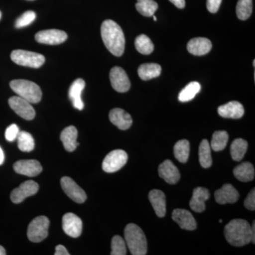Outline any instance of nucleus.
<instances>
[{
    "label": "nucleus",
    "instance_id": "f257e3e1",
    "mask_svg": "<svg viewBox=\"0 0 255 255\" xmlns=\"http://www.w3.org/2000/svg\"><path fill=\"white\" fill-rule=\"evenodd\" d=\"M101 35L107 49L115 56L120 57L125 50V36L122 28L115 21L106 20L101 26Z\"/></svg>",
    "mask_w": 255,
    "mask_h": 255
},
{
    "label": "nucleus",
    "instance_id": "f03ea898",
    "mask_svg": "<svg viewBox=\"0 0 255 255\" xmlns=\"http://www.w3.org/2000/svg\"><path fill=\"white\" fill-rule=\"evenodd\" d=\"M225 237L228 243L235 247H243L252 242V228L248 221L235 219L226 225Z\"/></svg>",
    "mask_w": 255,
    "mask_h": 255
},
{
    "label": "nucleus",
    "instance_id": "7ed1b4c3",
    "mask_svg": "<svg viewBox=\"0 0 255 255\" xmlns=\"http://www.w3.org/2000/svg\"><path fill=\"white\" fill-rule=\"evenodd\" d=\"M126 242L132 255L147 254V240L141 228L134 223H129L124 231Z\"/></svg>",
    "mask_w": 255,
    "mask_h": 255
},
{
    "label": "nucleus",
    "instance_id": "20e7f679",
    "mask_svg": "<svg viewBox=\"0 0 255 255\" xmlns=\"http://www.w3.org/2000/svg\"><path fill=\"white\" fill-rule=\"evenodd\" d=\"M10 87L18 96L31 104H37L41 100V88L34 82L26 80H14L10 82Z\"/></svg>",
    "mask_w": 255,
    "mask_h": 255
},
{
    "label": "nucleus",
    "instance_id": "39448f33",
    "mask_svg": "<svg viewBox=\"0 0 255 255\" xmlns=\"http://www.w3.org/2000/svg\"><path fill=\"white\" fill-rule=\"evenodd\" d=\"M11 59L21 66L39 68L45 63V57L39 53L24 50H15L11 52Z\"/></svg>",
    "mask_w": 255,
    "mask_h": 255
},
{
    "label": "nucleus",
    "instance_id": "423d86ee",
    "mask_svg": "<svg viewBox=\"0 0 255 255\" xmlns=\"http://www.w3.org/2000/svg\"><path fill=\"white\" fill-rule=\"evenodd\" d=\"M50 221L46 216L35 218L28 225L27 236L33 243H40L48 236Z\"/></svg>",
    "mask_w": 255,
    "mask_h": 255
},
{
    "label": "nucleus",
    "instance_id": "0eeeda50",
    "mask_svg": "<svg viewBox=\"0 0 255 255\" xmlns=\"http://www.w3.org/2000/svg\"><path fill=\"white\" fill-rule=\"evenodd\" d=\"M128 161L127 152L123 150H114L110 152L102 162V169L107 173H113L122 168Z\"/></svg>",
    "mask_w": 255,
    "mask_h": 255
},
{
    "label": "nucleus",
    "instance_id": "6e6552de",
    "mask_svg": "<svg viewBox=\"0 0 255 255\" xmlns=\"http://www.w3.org/2000/svg\"><path fill=\"white\" fill-rule=\"evenodd\" d=\"M9 105L15 113L25 120L31 121L34 119L36 115L34 109L29 102L22 97L19 96L11 97L9 100Z\"/></svg>",
    "mask_w": 255,
    "mask_h": 255
},
{
    "label": "nucleus",
    "instance_id": "1a4fd4ad",
    "mask_svg": "<svg viewBox=\"0 0 255 255\" xmlns=\"http://www.w3.org/2000/svg\"><path fill=\"white\" fill-rule=\"evenodd\" d=\"M62 189L69 198L75 202L82 204L87 199L86 193L70 177H64L60 180Z\"/></svg>",
    "mask_w": 255,
    "mask_h": 255
},
{
    "label": "nucleus",
    "instance_id": "9d476101",
    "mask_svg": "<svg viewBox=\"0 0 255 255\" xmlns=\"http://www.w3.org/2000/svg\"><path fill=\"white\" fill-rule=\"evenodd\" d=\"M110 78L112 86L116 91L124 93L130 90V80L123 68L114 67L111 70Z\"/></svg>",
    "mask_w": 255,
    "mask_h": 255
},
{
    "label": "nucleus",
    "instance_id": "9b49d317",
    "mask_svg": "<svg viewBox=\"0 0 255 255\" xmlns=\"http://www.w3.org/2000/svg\"><path fill=\"white\" fill-rule=\"evenodd\" d=\"M38 184L33 180L23 182L18 188L11 191V200L14 204H20L28 196H31L38 192Z\"/></svg>",
    "mask_w": 255,
    "mask_h": 255
},
{
    "label": "nucleus",
    "instance_id": "f8f14e48",
    "mask_svg": "<svg viewBox=\"0 0 255 255\" xmlns=\"http://www.w3.org/2000/svg\"><path fill=\"white\" fill-rule=\"evenodd\" d=\"M67 38V33L58 29L43 30L35 35V39L37 42L47 45L60 44L66 41Z\"/></svg>",
    "mask_w": 255,
    "mask_h": 255
},
{
    "label": "nucleus",
    "instance_id": "ddd939ff",
    "mask_svg": "<svg viewBox=\"0 0 255 255\" xmlns=\"http://www.w3.org/2000/svg\"><path fill=\"white\" fill-rule=\"evenodd\" d=\"M63 229L70 237L78 238L82 234V220L73 213H68L63 217Z\"/></svg>",
    "mask_w": 255,
    "mask_h": 255
},
{
    "label": "nucleus",
    "instance_id": "4468645a",
    "mask_svg": "<svg viewBox=\"0 0 255 255\" xmlns=\"http://www.w3.org/2000/svg\"><path fill=\"white\" fill-rule=\"evenodd\" d=\"M14 169L16 173L30 177H36L43 170L41 164L36 159L18 160L15 162Z\"/></svg>",
    "mask_w": 255,
    "mask_h": 255
},
{
    "label": "nucleus",
    "instance_id": "2eb2a0df",
    "mask_svg": "<svg viewBox=\"0 0 255 255\" xmlns=\"http://www.w3.org/2000/svg\"><path fill=\"white\" fill-rule=\"evenodd\" d=\"M240 194L232 184H226L215 192V199L219 204H234L239 199Z\"/></svg>",
    "mask_w": 255,
    "mask_h": 255
},
{
    "label": "nucleus",
    "instance_id": "dca6fc26",
    "mask_svg": "<svg viewBox=\"0 0 255 255\" xmlns=\"http://www.w3.org/2000/svg\"><path fill=\"white\" fill-rule=\"evenodd\" d=\"M158 172L159 177L169 184H177L180 179L179 169L174 165L173 162L169 159L164 161L159 166Z\"/></svg>",
    "mask_w": 255,
    "mask_h": 255
},
{
    "label": "nucleus",
    "instance_id": "f3484780",
    "mask_svg": "<svg viewBox=\"0 0 255 255\" xmlns=\"http://www.w3.org/2000/svg\"><path fill=\"white\" fill-rule=\"evenodd\" d=\"M172 219L182 229L194 231L196 228V222L194 216L185 209H175L172 212Z\"/></svg>",
    "mask_w": 255,
    "mask_h": 255
},
{
    "label": "nucleus",
    "instance_id": "a211bd4d",
    "mask_svg": "<svg viewBox=\"0 0 255 255\" xmlns=\"http://www.w3.org/2000/svg\"><path fill=\"white\" fill-rule=\"evenodd\" d=\"M210 197L209 190L206 188L197 187L193 191L192 198L189 202V206L193 211L201 213L205 211V202Z\"/></svg>",
    "mask_w": 255,
    "mask_h": 255
},
{
    "label": "nucleus",
    "instance_id": "6ab92c4d",
    "mask_svg": "<svg viewBox=\"0 0 255 255\" xmlns=\"http://www.w3.org/2000/svg\"><path fill=\"white\" fill-rule=\"evenodd\" d=\"M218 113L223 118L241 119L244 115V107L240 102L233 101L219 107Z\"/></svg>",
    "mask_w": 255,
    "mask_h": 255
},
{
    "label": "nucleus",
    "instance_id": "aec40b11",
    "mask_svg": "<svg viewBox=\"0 0 255 255\" xmlns=\"http://www.w3.org/2000/svg\"><path fill=\"white\" fill-rule=\"evenodd\" d=\"M111 122L121 130H127L131 127L132 119L130 114L122 109L115 108L110 112Z\"/></svg>",
    "mask_w": 255,
    "mask_h": 255
},
{
    "label": "nucleus",
    "instance_id": "412c9836",
    "mask_svg": "<svg viewBox=\"0 0 255 255\" xmlns=\"http://www.w3.org/2000/svg\"><path fill=\"white\" fill-rule=\"evenodd\" d=\"M212 48V43L208 38H193L187 44V50L189 53L194 55H204L207 54Z\"/></svg>",
    "mask_w": 255,
    "mask_h": 255
},
{
    "label": "nucleus",
    "instance_id": "4be33fe9",
    "mask_svg": "<svg viewBox=\"0 0 255 255\" xmlns=\"http://www.w3.org/2000/svg\"><path fill=\"white\" fill-rule=\"evenodd\" d=\"M85 87V82L81 78L77 79L73 82L69 90V97L72 101L73 107L78 110L84 109V103L82 100V92Z\"/></svg>",
    "mask_w": 255,
    "mask_h": 255
},
{
    "label": "nucleus",
    "instance_id": "5701e85b",
    "mask_svg": "<svg viewBox=\"0 0 255 255\" xmlns=\"http://www.w3.org/2000/svg\"><path fill=\"white\" fill-rule=\"evenodd\" d=\"M148 197L156 215L159 218H163L166 214L165 194L158 189H153L149 193Z\"/></svg>",
    "mask_w": 255,
    "mask_h": 255
},
{
    "label": "nucleus",
    "instance_id": "b1692460",
    "mask_svg": "<svg viewBox=\"0 0 255 255\" xmlns=\"http://www.w3.org/2000/svg\"><path fill=\"white\" fill-rule=\"evenodd\" d=\"M78 130L73 126L65 128L60 134V140L63 142L64 147L68 152H73L79 145L77 142Z\"/></svg>",
    "mask_w": 255,
    "mask_h": 255
},
{
    "label": "nucleus",
    "instance_id": "393cba45",
    "mask_svg": "<svg viewBox=\"0 0 255 255\" xmlns=\"http://www.w3.org/2000/svg\"><path fill=\"white\" fill-rule=\"evenodd\" d=\"M233 174L241 182H251L255 178V168L251 162H243L235 167Z\"/></svg>",
    "mask_w": 255,
    "mask_h": 255
},
{
    "label": "nucleus",
    "instance_id": "a878e982",
    "mask_svg": "<svg viewBox=\"0 0 255 255\" xmlns=\"http://www.w3.org/2000/svg\"><path fill=\"white\" fill-rule=\"evenodd\" d=\"M161 72H162V68L157 63L142 64L137 70L139 77L145 81L157 78L160 75Z\"/></svg>",
    "mask_w": 255,
    "mask_h": 255
},
{
    "label": "nucleus",
    "instance_id": "bb28decb",
    "mask_svg": "<svg viewBox=\"0 0 255 255\" xmlns=\"http://www.w3.org/2000/svg\"><path fill=\"white\" fill-rule=\"evenodd\" d=\"M199 162L201 167L209 168L212 165V157H211V147L209 142L204 139L201 142L199 150Z\"/></svg>",
    "mask_w": 255,
    "mask_h": 255
},
{
    "label": "nucleus",
    "instance_id": "cd10ccee",
    "mask_svg": "<svg viewBox=\"0 0 255 255\" xmlns=\"http://www.w3.org/2000/svg\"><path fill=\"white\" fill-rule=\"evenodd\" d=\"M248 143L243 138H237L233 140L231 147V157L233 160L241 161L246 155Z\"/></svg>",
    "mask_w": 255,
    "mask_h": 255
},
{
    "label": "nucleus",
    "instance_id": "c85d7f7f",
    "mask_svg": "<svg viewBox=\"0 0 255 255\" xmlns=\"http://www.w3.org/2000/svg\"><path fill=\"white\" fill-rule=\"evenodd\" d=\"M189 152H190V144L187 140H179L174 145V156L179 162L186 163L189 159Z\"/></svg>",
    "mask_w": 255,
    "mask_h": 255
},
{
    "label": "nucleus",
    "instance_id": "c756f323",
    "mask_svg": "<svg viewBox=\"0 0 255 255\" xmlns=\"http://www.w3.org/2000/svg\"><path fill=\"white\" fill-rule=\"evenodd\" d=\"M201 85L197 82H191L179 93L178 99L181 102H187L192 100L201 91Z\"/></svg>",
    "mask_w": 255,
    "mask_h": 255
},
{
    "label": "nucleus",
    "instance_id": "7c9ffc66",
    "mask_svg": "<svg viewBox=\"0 0 255 255\" xmlns=\"http://www.w3.org/2000/svg\"><path fill=\"white\" fill-rule=\"evenodd\" d=\"M135 7L142 16L150 17L157 11L158 4L154 0H137Z\"/></svg>",
    "mask_w": 255,
    "mask_h": 255
},
{
    "label": "nucleus",
    "instance_id": "2f4dec72",
    "mask_svg": "<svg viewBox=\"0 0 255 255\" xmlns=\"http://www.w3.org/2000/svg\"><path fill=\"white\" fill-rule=\"evenodd\" d=\"M228 138H229V136H228V132L225 130L214 132V133L213 134L211 145H210L211 149L216 152L224 150L227 145Z\"/></svg>",
    "mask_w": 255,
    "mask_h": 255
},
{
    "label": "nucleus",
    "instance_id": "473e14b6",
    "mask_svg": "<svg viewBox=\"0 0 255 255\" xmlns=\"http://www.w3.org/2000/svg\"><path fill=\"white\" fill-rule=\"evenodd\" d=\"M135 48L139 53L143 55H149L154 50V45L150 38L145 34H141L135 38Z\"/></svg>",
    "mask_w": 255,
    "mask_h": 255
},
{
    "label": "nucleus",
    "instance_id": "72a5a7b5",
    "mask_svg": "<svg viewBox=\"0 0 255 255\" xmlns=\"http://www.w3.org/2000/svg\"><path fill=\"white\" fill-rule=\"evenodd\" d=\"M16 139L18 140V147L20 150L23 152H31L34 149V140L29 132L20 131Z\"/></svg>",
    "mask_w": 255,
    "mask_h": 255
},
{
    "label": "nucleus",
    "instance_id": "f704fd0d",
    "mask_svg": "<svg viewBox=\"0 0 255 255\" xmlns=\"http://www.w3.org/2000/svg\"><path fill=\"white\" fill-rule=\"evenodd\" d=\"M253 12V0H238L236 6L238 17L241 20H247Z\"/></svg>",
    "mask_w": 255,
    "mask_h": 255
},
{
    "label": "nucleus",
    "instance_id": "c9c22d12",
    "mask_svg": "<svg viewBox=\"0 0 255 255\" xmlns=\"http://www.w3.org/2000/svg\"><path fill=\"white\" fill-rule=\"evenodd\" d=\"M127 246L123 238L119 236H115L112 241V255H127Z\"/></svg>",
    "mask_w": 255,
    "mask_h": 255
},
{
    "label": "nucleus",
    "instance_id": "e433bc0d",
    "mask_svg": "<svg viewBox=\"0 0 255 255\" xmlns=\"http://www.w3.org/2000/svg\"><path fill=\"white\" fill-rule=\"evenodd\" d=\"M36 14L34 11H27L23 13L16 20L15 27L21 28L31 24L36 19Z\"/></svg>",
    "mask_w": 255,
    "mask_h": 255
},
{
    "label": "nucleus",
    "instance_id": "4c0bfd02",
    "mask_svg": "<svg viewBox=\"0 0 255 255\" xmlns=\"http://www.w3.org/2000/svg\"><path fill=\"white\" fill-rule=\"evenodd\" d=\"M19 128L16 124H11L5 131V137L6 140L9 142L14 141L17 138L18 133H19Z\"/></svg>",
    "mask_w": 255,
    "mask_h": 255
},
{
    "label": "nucleus",
    "instance_id": "58836bf2",
    "mask_svg": "<svg viewBox=\"0 0 255 255\" xmlns=\"http://www.w3.org/2000/svg\"><path fill=\"white\" fill-rule=\"evenodd\" d=\"M244 205L246 209L255 211V189H252L244 201Z\"/></svg>",
    "mask_w": 255,
    "mask_h": 255
},
{
    "label": "nucleus",
    "instance_id": "ea45409f",
    "mask_svg": "<svg viewBox=\"0 0 255 255\" xmlns=\"http://www.w3.org/2000/svg\"><path fill=\"white\" fill-rule=\"evenodd\" d=\"M222 0H207L206 6L211 13H216L219 11Z\"/></svg>",
    "mask_w": 255,
    "mask_h": 255
},
{
    "label": "nucleus",
    "instance_id": "a19ab883",
    "mask_svg": "<svg viewBox=\"0 0 255 255\" xmlns=\"http://www.w3.org/2000/svg\"><path fill=\"white\" fill-rule=\"evenodd\" d=\"M54 255H70V253H68V251H67V249L65 248V247L61 246V245H59V246H57L56 248H55V252Z\"/></svg>",
    "mask_w": 255,
    "mask_h": 255
},
{
    "label": "nucleus",
    "instance_id": "79ce46f5",
    "mask_svg": "<svg viewBox=\"0 0 255 255\" xmlns=\"http://www.w3.org/2000/svg\"><path fill=\"white\" fill-rule=\"evenodd\" d=\"M169 1L179 9H183L185 7V0H169Z\"/></svg>",
    "mask_w": 255,
    "mask_h": 255
},
{
    "label": "nucleus",
    "instance_id": "37998d69",
    "mask_svg": "<svg viewBox=\"0 0 255 255\" xmlns=\"http://www.w3.org/2000/svg\"><path fill=\"white\" fill-rule=\"evenodd\" d=\"M252 242L255 243V222H253V226H252Z\"/></svg>",
    "mask_w": 255,
    "mask_h": 255
},
{
    "label": "nucleus",
    "instance_id": "c03bdc74",
    "mask_svg": "<svg viewBox=\"0 0 255 255\" xmlns=\"http://www.w3.org/2000/svg\"><path fill=\"white\" fill-rule=\"evenodd\" d=\"M4 161V154L2 149L0 147V165L3 164Z\"/></svg>",
    "mask_w": 255,
    "mask_h": 255
},
{
    "label": "nucleus",
    "instance_id": "a18cd8bd",
    "mask_svg": "<svg viewBox=\"0 0 255 255\" xmlns=\"http://www.w3.org/2000/svg\"><path fill=\"white\" fill-rule=\"evenodd\" d=\"M6 255V251H5L4 248L2 246H0V255Z\"/></svg>",
    "mask_w": 255,
    "mask_h": 255
},
{
    "label": "nucleus",
    "instance_id": "49530a36",
    "mask_svg": "<svg viewBox=\"0 0 255 255\" xmlns=\"http://www.w3.org/2000/svg\"><path fill=\"white\" fill-rule=\"evenodd\" d=\"M154 21H157V17L155 16H153Z\"/></svg>",
    "mask_w": 255,
    "mask_h": 255
},
{
    "label": "nucleus",
    "instance_id": "de8ad7c7",
    "mask_svg": "<svg viewBox=\"0 0 255 255\" xmlns=\"http://www.w3.org/2000/svg\"><path fill=\"white\" fill-rule=\"evenodd\" d=\"M1 12L0 11V19H1Z\"/></svg>",
    "mask_w": 255,
    "mask_h": 255
},
{
    "label": "nucleus",
    "instance_id": "09e8293b",
    "mask_svg": "<svg viewBox=\"0 0 255 255\" xmlns=\"http://www.w3.org/2000/svg\"><path fill=\"white\" fill-rule=\"evenodd\" d=\"M255 60H254V61H253V66H254V67H255Z\"/></svg>",
    "mask_w": 255,
    "mask_h": 255
},
{
    "label": "nucleus",
    "instance_id": "8fccbe9b",
    "mask_svg": "<svg viewBox=\"0 0 255 255\" xmlns=\"http://www.w3.org/2000/svg\"><path fill=\"white\" fill-rule=\"evenodd\" d=\"M31 1H32V0H31Z\"/></svg>",
    "mask_w": 255,
    "mask_h": 255
}]
</instances>
